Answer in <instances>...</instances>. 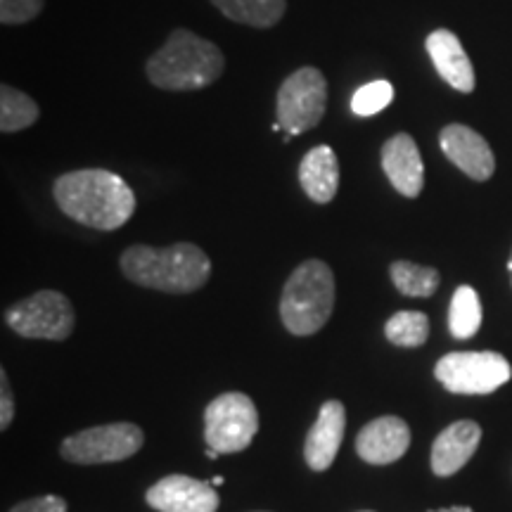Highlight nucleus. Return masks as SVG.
<instances>
[{
    "label": "nucleus",
    "mask_w": 512,
    "mask_h": 512,
    "mask_svg": "<svg viewBox=\"0 0 512 512\" xmlns=\"http://www.w3.org/2000/svg\"><path fill=\"white\" fill-rule=\"evenodd\" d=\"M53 195L69 219L95 230H117L136 211V195L124 178L107 169H79L60 176Z\"/></svg>",
    "instance_id": "1"
},
{
    "label": "nucleus",
    "mask_w": 512,
    "mask_h": 512,
    "mask_svg": "<svg viewBox=\"0 0 512 512\" xmlns=\"http://www.w3.org/2000/svg\"><path fill=\"white\" fill-rule=\"evenodd\" d=\"M121 273L147 290L190 294L207 285L211 261L192 242H176L169 247L133 245L121 254Z\"/></svg>",
    "instance_id": "2"
},
{
    "label": "nucleus",
    "mask_w": 512,
    "mask_h": 512,
    "mask_svg": "<svg viewBox=\"0 0 512 512\" xmlns=\"http://www.w3.org/2000/svg\"><path fill=\"white\" fill-rule=\"evenodd\" d=\"M223 69L219 46L190 29H176L145 64L147 79L162 91H200L219 81Z\"/></svg>",
    "instance_id": "3"
},
{
    "label": "nucleus",
    "mask_w": 512,
    "mask_h": 512,
    "mask_svg": "<svg viewBox=\"0 0 512 512\" xmlns=\"http://www.w3.org/2000/svg\"><path fill=\"white\" fill-rule=\"evenodd\" d=\"M335 309V275L320 259L294 268L280 294V318L292 335L309 337L323 330Z\"/></svg>",
    "instance_id": "4"
},
{
    "label": "nucleus",
    "mask_w": 512,
    "mask_h": 512,
    "mask_svg": "<svg viewBox=\"0 0 512 512\" xmlns=\"http://www.w3.org/2000/svg\"><path fill=\"white\" fill-rule=\"evenodd\" d=\"M434 377L451 394L484 396L508 384L512 368L508 358L496 351H453L439 358Z\"/></svg>",
    "instance_id": "5"
},
{
    "label": "nucleus",
    "mask_w": 512,
    "mask_h": 512,
    "mask_svg": "<svg viewBox=\"0 0 512 512\" xmlns=\"http://www.w3.org/2000/svg\"><path fill=\"white\" fill-rule=\"evenodd\" d=\"M325 107H328V81L320 69L302 67L280 83L275 117L290 136H302L304 131L318 126Z\"/></svg>",
    "instance_id": "6"
},
{
    "label": "nucleus",
    "mask_w": 512,
    "mask_h": 512,
    "mask_svg": "<svg viewBox=\"0 0 512 512\" xmlns=\"http://www.w3.org/2000/svg\"><path fill=\"white\" fill-rule=\"evenodd\" d=\"M259 432L254 401L242 392L216 396L204 411V441L219 453H240Z\"/></svg>",
    "instance_id": "7"
},
{
    "label": "nucleus",
    "mask_w": 512,
    "mask_h": 512,
    "mask_svg": "<svg viewBox=\"0 0 512 512\" xmlns=\"http://www.w3.org/2000/svg\"><path fill=\"white\" fill-rule=\"evenodd\" d=\"M5 323L22 337L62 342L74 332L76 316L72 302L62 292L41 290L10 306L5 311Z\"/></svg>",
    "instance_id": "8"
},
{
    "label": "nucleus",
    "mask_w": 512,
    "mask_h": 512,
    "mask_svg": "<svg viewBox=\"0 0 512 512\" xmlns=\"http://www.w3.org/2000/svg\"><path fill=\"white\" fill-rule=\"evenodd\" d=\"M145 434L133 422H112V425L91 427L76 432L62 441V458L76 465L119 463L143 448Z\"/></svg>",
    "instance_id": "9"
},
{
    "label": "nucleus",
    "mask_w": 512,
    "mask_h": 512,
    "mask_svg": "<svg viewBox=\"0 0 512 512\" xmlns=\"http://www.w3.org/2000/svg\"><path fill=\"white\" fill-rule=\"evenodd\" d=\"M145 501L157 512H216L221 498L211 482L188 475H169L150 486Z\"/></svg>",
    "instance_id": "10"
},
{
    "label": "nucleus",
    "mask_w": 512,
    "mask_h": 512,
    "mask_svg": "<svg viewBox=\"0 0 512 512\" xmlns=\"http://www.w3.org/2000/svg\"><path fill=\"white\" fill-rule=\"evenodd\" d=\"M439 145L444 155L458 166L472 181H489L496 171V157L486 140L475 128L451 124L441 128Z\"/></svg>",
    "instance_id": "11"
},
{
    "label": "nucleus",
    "mask_w": 512,
    "mask_h": 512,
    "mask_svg": "<svg viewBox=\"0 0 512 512\" xmlns=\"http://www.w3.org/2000/svg\"><path fill=\"white\" fill-rule=\"evenodd\" d=\"M411 446V427L396 415H382L368 422L356 437V453L370 465H389L406 456Z\"/></svg>",
    "instance_id": "12"
},
{
    "label": "nucleus",
    "mask_w": 512,
    "mask_h": 512,
    "mask_svg": "<svg viewBox=\"0 0 512 512\" xmlns=\"http://www.w3.org/2000/svg\"><path fill=\"white\" fill-rule=\"evenodd\" d=\"M344 430H347V408H344V403L325 401L304 444L306 465L313 472H325L335 463Z\"/></svg>",
    "instance_id": "13"
},
{
    "label": "nucleus",
    "mask_w": 512,
    "mask_h": 512,
    "mask_svg": "<svg viewBox=\"0 0 512 512\" xmlns=\"http://www.w3.org/2000/svg\"><path fill=\"white\" fill-rule=\"evenodd\" d=\"M382 169L389 183L403 197H418L425 185V164H422L418 143L408 133H396L382 145Z\"/></svg>",
    "instance_id": "14"
},
{
    "label": "nucleus",
    "mask_w": 512,
    "mask_h": 512,
    "mask_svg": "<svg viewBox=\"0 0 512 512\" xmlns=\"http://www.w3.org/2000/svg\"><path fill=\"white\" fill-rule=\"evenodd\" d=\"M482 427L472 420H458L448 425L432 444V472L437 477H451L475 456Z\"/></svg>",
    "instance_id": "15"
},
{
    "label": "nucleus",
    "mask_w": 512,
    "mask_h": 512,
    "mask_svg": "<svg viewBox=\"0 0 512 512\" xmlns=\"http://www.w3.org/2000/svg\"><path fill=\"white\" fill-rule=\"evenodd\" d=\"M430 60L437 69L441 79L448 86H453L460 93H472L475 91V69H472L470 57H467L463 43L458 41V36L448 29H437L427 36L425 41Z\"/></svg>",
    "instance_id": "16"
},
{
    "label": "nucleus",
    "mask_w": 512,
    "mask_h": 512,
    "mask_svg": "<svg viewBox=\"0 0 512 512\" xmlns=\"http://www.w3.org/2000/svg\"><path fill=\"white\" fill-rule=\"evenodd\" d=\"M299 183L316 204H330L339 188V162L330 145H316L299 162Z\"/></svg>",
    "instance_id": "17"
},
{
    "label": "nucleus",
    "mask_w": 512,
    "mask_h": 512,
    "mask_svg": "<svg viewBox=\"0 0 512 512\" xmlns=\"http://www.w3.org/2000/svg\"><path fill=\"white\" fill-rule=\"evenodd\" d=\"M211 3L233 22L256 29L275 27L287 10V0H211Z\"/></svg>",
    "instance_id": "18"
},
{
    "label": "nucleus",
    "mask_w": 512,
    "mask_h": 512,
    "mask_svg": "<svg viewBox=\"0 0 512 512\" xmlns=\"http://www.w3.org/2000/svg\"><path fill=\"white\" fill-rule=\"evenodd\" d=\"M482 328V302L470 285H460L451 297L448 309V330L456 339L475 337Z\"/></svg>",
    "instance_id": "19"
},
{
    "label": "nucleus",
    "mask_w": 512,
    "mask_h": 512,
    "mask_svg": "<svg viewBox=\"0 0 512 512\" xmlns=\"http://www.w3.org/2000/svg\"><path fill=\"white\" fill-rule=\"evenodd\" d=\"M389 275L396 290L406 297H432L441 283L437 268L413 264V261H394L389 266Z\"/></svg>",
    "instance_id": "20"
},
{
    "label": "nucleus",
    "mask_w": 512,
    "mask_h": 512,
    "mask_svg": "<svg viewBox=\"0 0 512 512\" xmlns=\"http://www.w3.org/2000/svg\"><path fill=\"white\" fill-rule=\"evenodd\" d=\"M38 114H41V110H38V105L27 93L17 91V88L8 86V83L0 88V131H24V128L36 124Z\"/></svg>",
    "instance_id": "21"
},
{
    "label": "nucleus",
    "mask_w": 512,
    "mask_h": 512,
    "mask_svg": "<svg viewBox=\"0 0 512 512\" xmlns=\"http://www.w3.org/2000/svg\"><path fill=\"white\" fill-rule=\"evenodd\" d=\"M384 337L394 347L415 349L422 347L430 337V318L420 311H399L384 323Z\"/></svg>",
    "instance_id": "22"
},
{
    "label": "nucleus",
    "mask_w": 512,
    "mask_h": 512,
    "mask_svg": "<svg viewBox=\"0 0 512 512\" xmlns=\"http://www.w3.org/2000/svg\"><path fill=\"white\" fill-rule=\"evenodd\" d=\"M394 100V86L389 81H370L366 86H361L351 98V112L358 117H375L384 107L392 105Z\"/></svg>",
    "instance_id": "23"
},
{
    "label": "nucleus",
    "mask_w": 512,
    "mask_h": 512,
    "mask_svg": "<svg viewBox=\"0 0 512 512\" xmlns=\"http://www.w3.org/2000/svg\"><path fill=\"white\" fill-rule=\"evenodd\" d=\"M46 0H0V22L27 24L41 15Z\"/></svg>",
    "instance_id": "24"
},
{
    "label": "nucleus",
    "mask_w": 512,
    "mask_h": 512,
    "mask_svg": "<svg viewBox=\"0 0 512 512\" xmlns=\"http://www.w3.org/2000/svg\"><path fill=\"white\" fill-rule=\"evenodd\" d=\"M10 512H67V501L60 496H41L17 503Z\"/></svg>",
    "instance_id": "25"
},
{
    "label": "nucleus",
    "mask_w": 512,
    "mask_h": 512,
    "mask_svg": "<svg viewBox=\"0 0 512 512\" xmlns=\"http://www.w3.org/2000/svg\"><path fill=\"white\" fill-rule=\"evenodd\" d=\"M12 418H15V401H12L8 373L0 370V430H8Z\"/></svg>",
    "instance_id": "26"
},
{
    "label": "nucleus",
    "mask_w": 512,
    "mask_h": 512,
    "mask_svg": "<svg viewBox=\"0 0 512 512\" xmlns=\"http://www.w3.org/2000/svg\"><path fill=\"white\" fill-rule=\"evenodd\" d=\"M427 512H475L470 505H451V508H439V510H427Z\"/></svg>",
    "instance_id": "27"
},
{
    "label": "nucleus",
    "mask_w": 512,
    "mask_h": 512,
    "mask_svg": "<svg viewBox=\"0 0 512 512\" xmlns=\"http://www.w3.org/2000/svg\"><path fill=\"white\" fill-rule=\"evenodd\" d=\"M207 458H211V460L219 458V451H214V448H209V446H207Z\"/></svg>",
    "instance_id": "28"
},
{
    "label": "nucleus",
    "mask_w": 512,
    "mask_h": 512,
    "mask_svg": "<svg viewBox=\"0 0 512 512\" xmlns=\"http://www.w3.org/2000/svg\"><path fill=\"white\" fill-rule=\"evenodd\" d=\"M223 482H226V479H223V477H214V479H211V486H221Z\"/></svg>",
    "instance_id": "29"
},
{
    "label": "nucleus",
    "mask_w": 512,
    "mask_h": 512,
    "mask_svg": "<svg viewBox=\"0 0 512 512\" xmlns=\"http://www.w3.org/2000/svg\"><path fill=\"white\" fill-rule=\"evenodd\" d=\"M508 275H510V285H512V252L508 256Z\"/></svg>",
    "instance_id": "30"
},
{
    "label": "nucleus",
    "mask_w": 512,
    "mask_h": 512,
    "mask_svg": "<svg viewBox=\"0 0 512 512\" xmlns=\"http://www.w3.org/2000/svg\"><path fill=\"white\" fill-rule=\"evenodd\" d=\"M363 512H370V510H363Z\"/></svg>",
    "instance_id": "31"
}]
</instances>
